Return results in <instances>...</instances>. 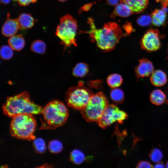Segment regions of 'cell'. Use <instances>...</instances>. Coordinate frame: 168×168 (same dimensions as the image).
Here are the masks:
<instances>
[{"mask_svg": "<svg viewBox=\"0 0 168 168\" xmlns=\"http://www.w3.org/2000/svg\"><path fill=\"white\" fill-rule=\"evenodd\" d=\"M87 22L90 29L82 32L89 34L91 40L104 52L114 49L120 39L125 35L119 25L115 22H108L105 24L102 28L98 29L92 18H89Z\"/></svg>", "mask_w": 168, "mask_h": 168, "instance_id": "obj_1", "label": "cell"}, {"mask_svg": "<svg viewBox=\"0 0 168 168\" xmlns=\"http://www.w3.org/2000/svg\"><path fill=\"white\" fill-rule=\"evenodd\" d=\"M2 108L4 114L12 118L21 114H40L43 109L40 106L31 101L26 91L7 97Z\"/></svg>", "mask_w": 168, "mask_h": 168, "instance_id": "obj_2", "label": "cell"}, {"mask_svg": "<svg viewBox=\"0 0 168 168\" xmlns=\"http://www.w3.org/2000/svg\"><path fill=\"white\" fill-rule=\"evenodd\" d=\"M10 124V133L19 138L34 140L36 121L32 114H21L12 118Z\"/></svg>", "mask_w": 168, "mask_h": 168, "instance_id": "obj_3", "label": "cell"}, {"mask_svg": "<svg viewBox=\"0 0 168 168\" xmlns=\"http://www.w3.org/2000/svg\"><path fill=\"white\" fill-rule=\"evenodd\" d=\"M42 114L47 124L52 128L63 125L68 115V110L62 102L54 100L49 102L43 108Z\"/></svg>", "mask_w": 168, "mask_h": 168, "instance_id": "obj_4", "label": "cell"}, {"mask_svg": "<svg viewBox=\"0 0 168 168\" xmlns=\"http://www.w3.org/2000/svg\"><path fill=\"white\" fill-rule=\"evenodd\" d=\"M77 28V21L67 14L60 18V24L57 27L55 35L65 47L72 45L76 46V37Z\"/></svg>", "mask_w": 168, "mask_h": 168, "instance_id": "obj_5", "label": "cell"}, {"mask_svg": "<svg viewBox=\"0 0 168 168\" xmlns=\"http://www.w3.org/2000/svg\"><path fill=\"white\" fill-rule=\"evenodd\" d=\"M108 100L102 92L93 94L82 110L84 118L89 122H98L108 105Z\"/></svg>", "mask_w": 168, "mask_h": 168, "instance_id": "obj_6", "label": "cell"}, {"mask_svg": "<svg viewBox=\"0 0 168 168\" xmlns=\"http://www.w3.org/2000/svg\"><path fill=\"white\" fill-rule=\"evenodd\" d=\"M93 94L92 91L80 82L78 85L68 89L65 95V100L70 107L78 110H82L86 105Z\"/></svg>", "mask_w": 168, "mask_h": 168, "instance_id": "obj_7", "label": "cell"}, {"mask_svg": "<svg viewBox=\"0 0 168 168\" xmlns=\"http://www.w3.org/2000/svg\"><path fill=\"white\" fill-rule=\"evenodd\" d=\"M127 117V114L115 105L108 104L98 121L99 125L105 128L116 122L122 123Z\"/></svg>", "mask_w": 168, "mask_h": 168, "instance_id": "obj_8", "label": "cell"}, {"mask_svg": "<svg viewBox=\"0 0 168 168\" xmlns=\"http://www.w3.org/2000/svg\"><path fill=\"white\" fill-rule=\"evenodd\" d=\"M140 44L142 49L147 52L158 50L161 45L159 31L152 29L148 30L142 36Z\"/></svg>", "mask_w": 168, "mask_h": 168, "instance_id": "obj_9", "label": "cell"}, {"mask_svg": "<svg viewBox=\"0 0 168 168\" xmlns=\"http://www.w3.org/2000/svg\"><path fill=\"white\" fill-rule=\"evenodd\" d=\"M154 71L152 63L147 58H142L139 61V63L135 69V72L138 78L147 77L151 75Z\"/></svg>", "mask_w": 168, "mask_h": 168, "instance_id": "obj_10", "label": "cell"}, {"mask_svg": "<svg viewBox=\"0 0 168 168\" xmlns=\"http://www.w3.org/2000/svg\"><path fill=\"white\" fill-rule=\"evenodd\" d=\"M20 29V28L16 19L8 18L2 26L1 32L4 36L10 37L15 35Z\"/></svg>", "mask_w": 168, "mask_h": 168, "instance_id": "obj_11", "label": "cell"}, {"mask_svg": "<svg viewBox=\"0 0 168 168\" xmlns=\"http://www.w3.org/2000/svg\"><path fill=\"white\" fill-rule=\"evenodd\" d=\"M120 2L128 6L133 13H138L142 12L146 9L148 0H120Z\"/></svg>", "mask_w": 168, "mask_h": 168, "instance_id": "obj_12", "label": "cell"}, {"mask_svg": "<svg viewBox=\"0 0 168 168\" xmlns=\"http://www.w3.org/2000/svg\"><path fill=\"white\" fill-rule=\"evenodd\" d=\"M132 14L133 12L128 6L124 3L120 2L116 5L111 14L110 17L112 19H114L117 16L127 17Z\"/></svg>", "mask_w": 168, "mask_h": 168, "instance_id": "obj_13", "label": "cell"}, {"mask_svg": "<svg viewBox=\"0 0 168 168\" xmlns=\"http://www.w3.org/2000/svg\"><path fill=\"white\" fill-rule=\"evenodd\" d=\"M150 79L153 85L158 87L164 85L167 81L166 73L160 70L154 71L151 75Z\"/></svg>", "mask_w": 168, "mask_h": 168, "instance_id": "obj_14", "label": "cell"}, {"mask_svg": "<svg viewBox=\"0 0 168 168\" xmlns=\"http://www.w3.org/2000/svg\"><path fill=\"white\" fill-rule=\"evenodd\" d=\"M152 23L156 26H160L163 25L166 18V14L165 10L156 9L151 14Z\"/></svg>", "mask_w": 168, "mask_h": 168, "instance_id": "obj_15", "label": "cell"}, {"mask_svg": "<svg viewBox=\"0 0 168 168\" xmlns=\"http://www.w3.org/2000/svg\"><path fill=\"white\" fill-rule=\"evenodd\" d=\"M16 19L20 29H29L31 28L34 24V19L29 13H22Z\"/></svg>", "mask_w": 168, "mask_h": 168, "instance_id": "obj_16", "label": "cell"}, {"mask_svg": "<svg viewBox=\"0 0 168 168\" xmlns=\"http://www.w3.org/2000/svg\"><path fill=\"white\" fill-rule=\"evenodd\" d=\"M9 46L13 50L19 51L24 47L25 41L23 37L20 35H15L10 37L8 40Z\"/></svg>", "mask_w": 168, "mask_h": 168, "instance_id": "obj_17", "label": "cell"}, {"mask_svg": "<svg viewBox=\"0 0 168 168\" xmlns=\"http://www.w3.org/2000/svg\"><path fill=\"white\" fill-rule=\"evenodd\" d=\"M150 99L152 104L159 105L163 104L166 101V96L161 90L156 89L151 92Z\"/></svg>", "mask_w": 168, "mask_h": 168, "instance_id": "obj_18", "label": "cell"}, {"mask_svg": "<svg viewBox=\"0 0 168 168\" xmlns=\"http://www.w3.org/2000/svg\"><path fill=\"white\" fill-rule=\"evenodd\" d=\"M89 71L88 65L83 62L77 63L73 68V75L76 77H83L85 76Z\"/></svg>", "mask_w": 168, "mask_h": 168, "instance_id": "obj_19", "label": "cell"}, {"mask_svg": "<svg viewBox=\"0 0 168 168\" xmlns=\"http://www.w3.org/2000/svg\"><path fill=\"white\" fill-rule=\"evenodd\" d=\"M106 81L109 86L112 88H114L119 86L122 84L123 80L120 74L113 73L108 77Z\"/></svg>", "mask_w": 168, "mask_h": 168, "instance_id": "obj_20", "label": "cell"}, {"mask_svg": "<svg viewBox=\"0 0 168 168\" xmlns=\"http://www.w3.org/2000/svg\"><path fill=\"white\" fill-rule=\"evenodd\" d=\"M30 49L34 53L43 54L46 51V45L43 41L40 40H37L32 42Z\"/></svg>", "mask_w": 168, "mask_h": 168, "instance_id": "obj_21", "label": "cell"}, {"mask_svg": "<svg viewBox=\"0 0 168 168\" xmlns=\"http://www.w3.org/2000/svg\"><path fill=\"white\" fill-rule=\"evenodd\" d=\"M85 158L84 154L78 149L73 150L70 153V159L75 164L79 165L82 163Z\"/></svg>", "mask_w": 168, "mask_h": 168, "instance_id": "obj_22", "label": "cell"}, {"mask_svg": "<svg viewBox=\"0 0 168 168\" xmlns=\"http://www.w3.org/2000/svg\"><path fill=\"white\" fill-rule=\"evenodd\" d=\"M110 96L112 100L117 103H122L124 99V96L123 91L118 88L112 89L110 92Z\"/></svg>", "mask_w": 168, "mask_h": 168, "instance_id": "obj_23", "label": "cell"}, {"mask_svg": "<svg viewBox=\"0 0 168 168\" xmlns=\"http://www.w3.org/2000/svg\"><path fill=\"white\" fill-rule=\"evenodd\" d=\"M63 146L62 143L56 140H52L48 144V148L50 152L54 153L60 152L62 150Z\"/></svg>", "mask_w": 168, "mask_h": 168, "instance_id": "obj_24", "label": "cell"}, {"mask_svg": "<svg viewBox=\"0 0 168 168\" xmlns=\"http://www.w3.org/2000/svg\"><path fill=\"white\" fill-rule=\"evenodd\" d=\"M33 145L35 151L38 153H43L46 150L45 142L41 138H38L35 139L34 140Z\"/></svg>", "mask_w": 168, "mask_h": 168, "instance_id": "obj_25", "label": "cell"}, {"mask_svg": "<svg viewBox=\"0 0 168 168\" xmlns=\"http://www.w3.org/2000/svg\"><path fill=\"white\" fill-rule=\"evenodd\" d=\"M13 50L10 46L4 45L0 48V56L2 59L8 60L11 59L13 56Z\"/></svg>", "mask_w": 168, "mask_h": 168, "instance_id": "obj_26", "label": "cell"}, {"mask_svg": "<svg viewBox=\"0 0 168 168\" xmlns=\"http://www.w3.org/2000/svg\"><path fill=\"white\" fill-rule=\"evenodd\" d=\"M149 156L151 160L156 163L161 161L163 158L162 152L156 148L153 149L150 152Z\"/></svg>", "mask_w": 168, "mask_h": 168, "instance_id": "obj_27", "label": "cell"}, {"mask_svg": "<svg viewBox=\"0 0 168 168\" xmlns=\"http://www.w3.org/2000/svg\"><path fill=\"white\" fill-rule=\"evenodd\" d=\"M137 22L140 26H148L152 22L151 17L147 15L141 16L137 19Z\"/></svg>", "mask_w": 168, "mask_h": 168, "instance_id": "obj_28", "label": "cell"}, {"mask_svg": "<svg viewBox=\"0 0 168 168\" xmlns=\"http://www.w3.org/2000/svg\"><path fill=\"white\" fill-rule=\"evenodd\" d=\"M137 168H147L153 167L152 165L150 162L146 161L139 162L136 166Z\"/></svg>", "mask_w": 168, "mask_h": 168, "instance_id": "obj_29", "label": "cell"}, {"mask_svg": "<svg viewBox=\"0 0 168 168\" xmlns=\"http://www.w3.org/2000/svg\"><path fill=\"white\" fill-rule=\"evenodd\" d=\"M21 6H26L30 3H34L37 0H15Z\"/></svg>", "mask_w": 168, "mask_h": 168, "instance_id": "obj_30", "label": "cell"}, {"mask_svg": "<svg viewBox=\"0 0 168 168\" xmlns=\"http://www.w3.org/2000/svg\"><path fill=\"white\" fill-rule=\"evenodd\" d=\"M119 0H106L107 4L111 6H114L118 4Z\"/></svg>", "mask_w": 168, "mask_h": 168, "instance_id": "obj_31", "label": "cell"}, {"mask_svg": "<svg viewBox=\"0 0 168 168\" xmlns=\"http://www.w3.org/2000/svg\"><path fill=\"white\" fill-rule=\"evenodd\" d=\"M154 167L155 168H164L165 166L163 163L160 161L157 162Z\"/></svg>", "mask_w": 168, "mask_h": 168, "instance_id": "obj_32", "label": "cell"}, {"mask_svg": "<svg viewBox=\"0 0 168 168\" xmlns=\"http://www.w3.org/2000/svg\"><path fill=\"white\" fill-rule=\"evenodd\" d=\"M161 1L163 4V7H166L168 4V0H158Z\"/></svg>", "mask_w": 168, "mask_h": 168, "instance_id": "obj_33", "label": "cell"}, {"mask_svg": "<svg viewBox=\"0 0 168 168\" xmlns=\"http://www.w3.org/2000/svg\"><path fill=\"white\" fill-rule=\"evenodd\" d=\"M11 0H0L1 3L4 5L9 4Z\"/></svg>", "mask_w": 168, "mask_h": 168, "instance_id": "obj_34", "label": "cell"}, {"mask_svg": "<svg viewBox=\"0 0 168 168\" xmlns=\"http://www.w3.org/2000/svg\"><path fill=\"white\" fill-rule=\"evenodd\" d=\"M166 167L168 168V161L167 162L166 164Z\"/></svg>", "mask_w": 168, "mask_h": 168, "instance_id": "obj_35", "label": "cell"}, {"mask_svg": "<svg viewBox=\"0 0 168 168\" xmlns=\"http://www.w3.org/2000/svg\"><path fill=\"white\" fill-rule=\"evenodd\" d=\"M58 1L61 2H64L67 0H58Z\"/></svg>", "mask_w": 168, "mask_h": 168, "instance_id": "obj_36", "label": "cell"}, {"mask_svg": "<svg viewBox=\"0 0 168 168\" xmlns=\"http://www.w3.org/2000/svg\"></svg>", "mask_w": 168, "mask_h": 168, "instance_id": "obj_37", "label": "cell"}]
</instances>
